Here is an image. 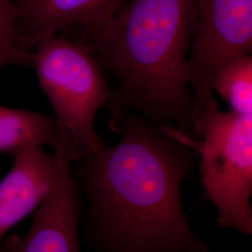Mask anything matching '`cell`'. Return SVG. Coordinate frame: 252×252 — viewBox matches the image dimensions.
<instances>
[{
  "instance_id": "6",
  "label": "cell",
  "mask_w": 252,
  "mask_h": 252,
  "mask_svg": "<svg viewBox=\"0 0 252 252\" xmlns=\"http://www.w3.org/2000/svg\"><path fill=\"white\" fill-rule=\"evenodd\" d=\"M55 155L59 162L58 184L51 198L36 210L26 234L5 238L0 252H81L78 227L82 202L71 173L70 143L58 134Z\"/></svg>"
},
{
  "instance_id": "9",
  "label": "cell",
  "mask_w": 252,
  "mask_h": 252,
  "mask_svg": "<svg viewBox=\"0 0 252 252\" xmlns=\"http://www.w3.org/2000/svg\"><path fill=\"white\" fill-rule=\"evenodd\" d=\"M57 143L54 116L0 105V153L12 155L33 146L55 149Z\"/></svg>"
},
{
  "instance_id": "1",
  "label": "cell",
  "mask_w": 252,
  "mask_h": 252,
  "mask_svg": "<svg viewBox=\"0 0 252 252\" xmlns=\"http://www.w3.org/2000/svg\"><path fill=\"white\" fill-rule=\"evenodd\" d=\"M110 129L121 135L117 144L72 162L86 199L80 222L93 252H211L191 232L181 201L199 142L135 115Z\"/></svg>"
},
{
  "instance_id": "11",
  "label": "cell",
  "mask_w": 252,
  "mask_h": 252,
  "mask_svg": "<svg viewBox=\"0 0 252 252\" xmlns=\"http://www.w3.org/2000/svg\"><path fill=\"white\" fill-rule=\"evenodd\" d=\"M31 50L23 36L13 0H0V68L30 65Z\"/></svg>"
},
{
  "instance_id": "2",
  "label": "cell",
  "mask_w": 252,
  "mask_h": 252,
  "mask_svg": "<svg viewBox=\"0 0 252 252\" xmlns=\"http://www.w3.org/2000/svg\"><path fill=\"white\" fill-rule=\"evenodd\" d=\"M81 27L80 41L119 81L105 105L109 128L135 115L194 137L187 61L195 0H126L110 18Z\"/></svg>"
},
{
  "instance_id": "3",
  "label": "cell",
  "mask_w": 252,
  "mask_h": 252,
  "mask_svg": "<svg viewBox=\"0 0 252 252\" xmlns=\"http://www.w3.org/2000/svg\"><path fill=\"white\" fill-rule=\"evenodd\" d=\"M30 65L54 108L57 131L69 140L71 162L104 146L94 118L111 90L87 47L58 33L44 36L32 46Z\"/></svg>"
},
{
  "instance_id": "5",
  "label": "cell",
  "mask_w": 252,
  "mask_h": 252,
  "mask_svg": "<svg viewBox=\"0 0 252 252\" xmlns=\"http://www.w3.org/2000/svg\"><path fill=\"white\" fill-rule=\"evenodd\" d=\"M196 30L187 61V82L193 90L194 126L207 110L218 108L211 89L217 68L252 53V0H195Z\"/></svg>"
},
{
  "instance_id": "10",
  "label": "cell",
  "mask_w": 252,
  "mask_h": 252,
  "mask_svg": "<svg viewBox=\"0 0 252 252\" xmlns=\"http://www.w3.org/2000/svg\"><path fill=\"white\" fill-rule=\"evenodd\" d=\"M211 89L217 92L239 115H252V57L236 56L214 72Z\"/></svg>"
},
{
  "instance_id": "7",
  "label": "cell",
  "mask_w": 252,
  "mask_h": 252,
  "mask_svg": "<svg viewBox=\"0 0 252 252\" xmlns=\"http://www.w3.org/2000/svg\"><path fill=\"white\" fill-rule=\"evenodd\" d=\"M12 166L0 181V249L6 235L51 198L59 179V162L43 147H28L12 155Z\"/></svg>"
},
{
  "instance_id": "4",
  "label": "cell",
  "mask_w": 252,
  "mask_h": 252,
  "mask_svg": "<svg viewBox=\"0 0 252 252\" xmlns=\"http://www.w3.org/2000/svg\"><path fill=\"white\" fill-rule=\"evenodd\" d=\"M203 189L220 228L252 234V115L209 109L194 126Z\"/></svg>"
},
{
  "instance_id": "8",
  "label": "cell",
  "mask_w": 252,
  "mask_h": 252,
  "mask_svg": "<svg viewBox=\"0 0 252 252\" xmlns=\"http://www.w3.org/2000/svg\"><path fill=\"white\" fill-rule=\"evenodd\" d=\"M126 0H13L25 41L32 49L37 39L73 26L87 27L110 18Z\"/></svg>"
}]
</instances>
